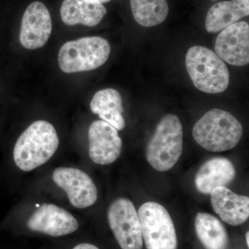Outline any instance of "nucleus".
<instances>
[{
	"mask_svg": "<svg viewBox=\"0 0 249 249\" xmlns=\"http://www.w3.org/2000/svg\"><path fill=\"white\" fill-rule=\"evenodd\" d=\"M58 135L48 121H36L18 137L11 150L14 168L24 173L45 164L56 152Z\"/></svg>",
	"mask_w": 249,
	"mask_h": 249,
	"instance_id": "f257e3e1",
	"label": "nucleus"
},
{
	"mask_svg": "<svg viewBox=\"0 0 249 249\" xmlns=\"http://www.w3.org/2000/svg\"><path fill=\"white\" fill-rule=\"evenodd\" d=\"M243 127L235 116L225 110L211 109L195 124L193 136L196 142L211 152L231 150L240 142Z\"/></svg>",
	"mask_w": 249,
	"mask_h": 249,
	"instance_id": "f03ea898",
	"label": "nucleus"
},
{
	"mask_svg": "<svg viewBox=\"0 0 249 249\" xmlns=\"http://www.w3.org/2000/svg\"><path fill=\"white\" fill-rule=\"evenodd\" d=\"M186 67L193 85L202 92L222 93L229 87V69L211 49L202 46H193L188 49Z\"/></svg>",
	"mask_w": 249,
	"mask_h": 249,
	"instance_id": "7ed1b4c3",
	"label": "nucleus"
},
{
	"mask_svg": "<svg viewBox=\"0 0 249 249\" xmlns=\"http://www.w3.org/2000/svg\"><path fill=\"white\" fill-rule=\"evenodd\" d=\"M183 128L175 114L160 119L146 147L147 162L157 171L165 172L178 163L183 152Z\"/></svg>",
	"mask_w": 249,
	"mask_h": 249,
	"instance_id": "20e7f679",
	"label": "nucleus"
},
{
	"mask_svg": "<svg viewBox=\"0 0 249 249\" xmlns=\"http://www.w3.org/2000/svg\"><path fill=\"white\" fill-rule=\"evenodd\" d=\"M110 52L109 42L101 37H85L69 41L59 51V67L67 73L91 71L104 65Z\"/></svg>",
	"mask_w": 249,
	"mask_h": 249,
	"instance_id": "39448f33",
	"label": "nucleus"
},
{
	"mask_svg": "<svg viewBox=\"0 0 249 249\" xmlns=\"http://www.w3.org/2000/svg\"><path fill=\"white\" fill-rule=\"evenodd\" d=\"M138 215L147 249H177L178 237L170 214L162 205L150 201L142 205Z\"/></svg>",
	"mask_w": 249,
	"mask_h": 249,
	"instance_id": "423d86ee",
	"label": "nucleus"
},
{
	"mask_svg": "<svg viewBox=\"0 0 249 249\" xmlns=\"http://www.w3.org/2000/svg\"><path fill=\"white\" fill-rule=\"evenodd\" d=\"M107 219L121 249H142V225L132 201L125 198H119L113 201L108 209Z\"/></svg>",
	"mask_w": 249,
	"mask_h": 249,
	"instance_id": "0eeeda50",
	"label": "nucleus"
},
{
	"mask_svg": "<svg viewBox=\"0 0 249 249\" xmlns=\"http://www.w3.org/2000/svg\"><path fill=\"white\" fill-rule=\"evenodd\" d=\"M55 184L66 193L72 206L86 209L98 199V190L93 180L85 172L74 168L59 167L52 176Z\"/></svg>",
	"mask_w": 249,
	"mask_h": 249,
	"instance_id": "6e6552de",
	"label": "nucleus"
},
{
	"mask_svg": "<svg viewBox=\"0 0 249 249\" xmlns=\"http://www.w3.org/2000/svg\"><path fill=\"white\" fill-rule=\"evenodd\" d=\"M26 225L31 231L52 237L70 235L76 231L79 224L67 210L52 204H44L27 218Z\"/></svg>",
	"mask_w": 249,
	"mask_h": 249,
	"instance_id": "1a4fd4ad",
	"label": "nucleus"
},
{
	"mask_svg": "<svg viewBox=\"0 0 249 249\" xmlns=\"http://www.w3.org/2000/svg\"><path fill=\"white\" fill-rule=\"evenodd\" d=\"M89 155L93 163L109 165L120 157L122 140L115 127L104 121H95L88 129Z\"/></svg>",
	"mask_w": 249,
	"mask_h": 249,
	"instance_id": "9d476101",
	"label": "nucleus"
},
{
	"mask_svg": "<svg viewBox=\"0 0 249 249\" xmlns=\"http://www.w3.org/2000/svg\"><path fill=\"white\" fill-rule=\"evenodd\" d=\"M52 31L50 13L45 4L34 1L23 15L19 42L24 48L34 50L44 47Z\"/></svg>",
	"mask_w": 249,
	"mask_h": 249,
	"instance_id": "9b49d317",
	"label": "nucleus"
},
{
	"mask_svg": "<svg viewBox=\"0 0 249 249\" xmlns=\"http://www.w3.org/2000/svg\"><path fill=\"white\" fill-rule=\"evenodd\" d=\"M215 53L234 66L249 64V24L237 22L223 29L214 45Z\"/></svg>",
	"mask_w": 249,
	"mask_h": 249,
	"instance_id": "f8f14e48",
	"label": "nucleus"
},
{
	"mask_svg": "<svg viewBox=\"0 0 249 249\" xmlns=\"http://www.w3.org/2000/svg\"><path fill=\"white\" fill-rule=\"evenodd\" d=\"M214 212L231 226L244 224L249 218V197L239 196L227 187H217L211 194Z\"/></svg>",
	"mask_w": 249,
	"mask_h": 249,
	"instance_id": "ddd939ff",
	"label": "nucleus"
},
{
	"mask_svg": "<svg viewBox=\"0 0 249 249\" xmlns=\"http://www.w3.org/2000/svg\"><path fill=\"white\" fill-rule=\"evenodd\" d=\"M235 169L230 160L214 157L205 162L196 173L195 183L203 194H211L217 187H226L235 178Z\"/></svg>",
	"mask_w": 249,
	"mask_h": 249,
	"instance_id": "4468645a",
	"label": "nucleus"
},
{
	"mask_svg": "<svg viewBox=\"0 0 249 249\" xmlns=\"http://www.w3.org/2000/svg\"><path fill=\"white\" fill-rule=\"evenodd\" d=\"M60 12L62 21L66 25L83 24L92 27L102 20L107 10L96 0H64Z\"/></svg>",
	"mask_w": 249,
	"mask_h": 249,
	"instance_id": "2eb2a0df",
	"label": "nucleus"
},
{
	"mask_svg": "<svg viewBox=\"0 0 249 249\" xmlns=\"http://www.w3.org/2000/svg\"><path fill=\"white\" fill-rule=\"evenodd\" d=\"M249 16V0L220 1L208 11L205 27L208 32L214 34Z\"/></svg>",
	"mask_w": 249,
	"mask_h": 249,
	"instance_id": "dca6fc26",
	"label": "nucleus"
},
{
	"mask_svg": "<svg viewBox=\"0 0 249 249\" xmlns=\"http://www.w3.org/2000/svg\"><path fill=\"white\" fill-rule=\"evenodd\" d=\"M90 109L117 130H123L125 127L122 96L117 90L108 88L97 91L90 103Z\"/></svg>",
	"mask_w": 249,
	"mask_h": 249,
	"instance_id": "f3484780",
	"label": "nucleus"
},
{
	"mask_svg": "<svg viewBox=\"0 0 249 249\" xmlns=\"http://www.w3.org/2000/svg\"><path fill=\"white\" fill-rule=\"evenodd\" d=\"M196 235L206 249H227L229 237L222 222L206 213L196 214L195 220Z\"/></svg>",
	"mask_w": 249,
	"mask_h": 249,
	"instance_id": "a211bd4d",
	"label": "nucleus"
},
{
	"mask_svg": "<svg viewBox=\"0 0 249 249\" xmlns=\"http://www.w3.org/2000/svg\"><path fill=\"white\" fill-rule=\"evenodd\" d=\"M130 6L136 22L145 27L161 24L169 12L166 0H130Z\"/></svg>",
	"mask_w": 249,
	"mask_h": 249,
	"instance_id": "6ab92c4d",
	"label": "nucleus"
},
{
	"mask_svg": "<svg viewBox=\"0 0 249 249\" xmlns=\"http://www.w3.org/2000/svg\"><path fill=\"white\" fill-rule=\"evenodd\" d=\"M73 249H99L96 246L89 243H83L76 245Z\"/></svg>",
	"mask_w": 249,
	"mask_h": 249,
	"instance_id": "aec40b11",
	"label": "nucleus"
},
{
	"mask_svg": "<svg viewBox=\"0 0 249 249\" xmlns=\"http://www.w3.org/2000/svg\"><path fill=\"white\" fill-rule=\"evenodd\" d=\"M246 240H247V246H248L249 249V231L246 234Z\"/></svg>",
	"mask_w": 249,
	"mask_h": 249,
	"instance_id": "412c9836",
	"label": "nucleus"
},
{
	"mask_svg": "<svg viewBox=\"0 0 249 249\" xmlns=\"http://www.w3.org/2000/svg\"><path fill=\"white\" fill-rule=\"evenodd\" d=\"M98 2L101 3V4H104V3H107L108 1H111V0H96Z\"/></svg>",
	"mask_w": 249,
	"mask_h": 249,
	"instance_id": "4be33fe9",
	"label": "nucleus"
}]
</instances>
